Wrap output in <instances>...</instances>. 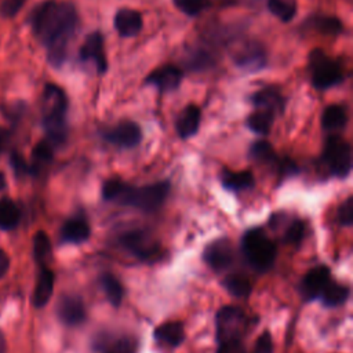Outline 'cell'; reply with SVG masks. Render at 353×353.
Listing matches in <instances>:
<instances>
[{
	"mask_svg": "<svg viewBox=\"0 0 353 353\" xmlns=\"http://www.w3.org/2000/svg\"><path fill=\"white\" fill-rule=\"evenodd\" d=\"M32 28L47 50L48 62L59 68L68 54L69 43L76 33L79 17L73 4L48 0L32 12Z\"/></svg>",
	"mask_w": 353,
	"mask_h": 353,
	"instance_id": "6da1fadb",
	"label": "cell"
},
{
	"mask_svg": "<svg viewBox=\"0 0 353 353\" xmlns=\"http://www.w3.org/2000/svg\"><path fill=\"white\" fill-rule=\"evenodd\" d=\"M170 192V182L160 181L145 186H132L121 179H106L102 185V197L123 205H131L145 212H153L163 205Z\"/></svg>",
	"mask_w": 353,
	"mask_h": 353,
	"instance_id": "7a4b0ae2",
	"label": "cell"
},
{
	"mask_svg": "<svg viewBox=\"0 0 353 353\" xmlns=\"http://www.w3.org/2000/svg\"><path fill=\"white\" fill-rule=\"evenodd\" d=\"M66 112V94L61 87L48 83L43 92V127L52 146L65 143L68 138Z\"/></svg>",
	"mask_w": 353,
	"mask_h": 353,
	"instance_id": "3957f363",
	"label": "cell"
},
{
	"mask_svg": "<svg viewBox=\"0 0 353 353\" xmlns=\"http://www.w3.org/2000/svg\"><path fill=\"white\" fill-rule=\"evenodd\" d=\"M241 248L250 265L265 272L272 268L276 259V245L262 228H251L241 237Z\"/></svg>",
	"mask_w": 353,
	"mask_h": 353,
	"instance_id": "277c9868",
	"label": "cell"
},
{
	"mask_svg": "<svg viewBox=\"0 0 353 353\" xmlns=\"http://www.w3.org/2000/svg\"><path fill=\"white\" fill-rule=\"evenodd\" d=\"M307 69L314 88L328 90L343 81V70L338 61L327 55L321 48H314L307 57Z\"/></svg>",
	"mask_w": 353,
	"mask_h": 353,
	"instance_id": "5b68a950",
	"label": "cell"
},
{
	"mask_svg": "<svg viewBox=\"0 0 353 353\" xmlns=\"http://www.w3.org/2000/svg\"><path fill=\"white\" fill-rule=\"evenodd\" d=\"M321 160L331 175L346 178L352 171V148L349 142L338 135H330L324 143Z\"/></svg>",
	"mask_w": 353,
	"mask_h": 353,
	"instance_id": "8992f818",
	"label": "cell"
},
{
	"mask_svg": "<svg viewBox=\"0 0 353 353\" xmlns=\"http://www.w3.org/2000/svg\"><path fill=\"white\" fill-rule=\"evenodd\" d=\"M244 313L236 306H223L216 313L218 345L240 341L244 327Z\"/></svg>",
	"mask_w": 353,
	"mask_h": 353,
	"instance_id": "52a82bcc",
	"label": "cell"
},
{
	"mask_svg": "<svg viewBox=\"0 0 353 353\" xmlns=\"http://www.w3.org/2000/svg\"><path fill=\"white\" fill-rule=\"evenodd\" d=\"M232 59L239 69L248 73L259 72L266 66L268 62L266 51L258 41L244 43L239 50L234 51Z\"/></svg>",
	"mask_w": 353,
	"mask_h": 353,
	"instance_id": "ba28073f",
	"label": "cell"
},
{
	"mask_svg": "<svg viewBox=\"0 0 353 353\" xmlns=\"http://www.w3.org/2000/svg\"><path fill=\"white\" fill-rule=\"evenodd\" d=\"M102 138L117 148H134L142 141L141 127L131 120H121L113 127L101 132Z\"/></svg>",
	"mask_w": 353,
	"mask_h": 353,
	"instance_id": "9c48e42d",
	"label": "cell"
},
{
	"mask_svg": "<svg viewBox=\"0 0 353 353\" xmlns=\"http://www.w3.org/2000/svg\"><path fill=\"white\" fill-rule=\"evenodd\" d=\"M120 243L127 251L142 261L153 259L159 252V247L154 240L143 230H130L121 234Z\"/></svg>",
	"mask_w": 353,
	"mask_h": 353,
	"instance_id": "30bf717a",
	"label": "cell"
},
{
	"mask_svg": "<svg viewBox=\"0 0 353 353\" xmlns=\"http://www.w3.org/2000/svg\"><path fill=\"white\" fill-rule=\"evenodd\" d=\"M79 57L83 62H94L95 69L99 74H103L108 70L103 34L99 30H94L90 34H87L84 43L80 47Z\"/></svg>",
	"mask_w": 353,
	"mask_h": 353,
	"instance_id": "8fae6325",
	"label": "cell"
},
{
	"mask_svg": "<svg viewBox=\"0 0 353 353\" xmlns=\"http://www.w3.org/2000/svg\"><path fill=\"white\" fill-rule=\"evenodd\" d=\"M182 79H183V73L179 68L174 65H164L150 72L145 77L143 83L145 85H152L157 88L160 92H170V91H175L181 85Z\"/></svg>",
	"mask_w": 353,
	"mask_h": 353,
	"instance_id": "7c38bea8",
	"label": "cell"
},
{
	"mask_svg": "<svg viewBox=\"0 0 353 353\" xmlns=\"http://www.w3.org/2000/svg\"><path fill=\"white\" fill-rule=\"evenodd\" d=\"M203 259L216 272L229 268L233 261L232 243L228 239H216L211 241L203 251Z\"/></svg>",
	"mask_w": 353,
	"mask_h": 353,
	"instance_id": "4fadbf2b",
	"label": "cell"
},
{
	"mask_svg": "<svg viewBox=\"0 0 353 353\" xmlns=\"http://www.w3.org/2000/svg\"><path fill=\"white\" fill-rule=\"evenodd\" d=\"M331 281V272L325 265L312 268L301 283V294L306 301H313L320 296L324 287Z\"/></svg>",
	"mask_w": 353,
	"mask_h": 353,
	"instance_id": "5bb4252c",
	"label": "cell"
},
{
	"mask_svg": "<svg viewBox=\"0 0 353 353\" xmlns=\"http://www.w3.org/2000/svg\"><path fill=\"white\" fill-rule=\"evenodd\" d=\"M57 313L59 320L68 325L81 324L87 317L84 302L80 296L72 294H66L59 298Z\"/></svg>",
	"mask_w": 353,
	"mask_h": 353,
	"instance_id": "9a60e30c",
	"label": "cell"
},
{
	"mask_svg": "<svg viewBox=\"0 0 353 353\" xmlns=\"http://www.w3.org/2000/svg\"><path fill=\"white\" fill-rule=\"evenodd\" d=\"M113 23L121 37H134L141 32L143 21L139 11L124 7L114 14Z\"/></svg>",
	"mask_w": 353,
	"mask_h": 353,
	"instance_id": "2e32d148",
	"label": "cell"
},
{
	"mask_svg": "<svg viewBox=\"0 0 353 353\" xmlns=\"http://www.w3.org/2000/svg\"><path fill=\"white\" fill-rule=\"evenodd\" d=\"M251 103L255 109L269 110L273 113L281 112L284 109V98L281 92L273 85H268L255 91L251 97Z\"/></svg>",
	"mask_w": 353,
	"mask_h": 353,
	"instance_id": "e0dca14e",
	"label": "cell"
},
{
	"mask_svg": "<svg viewBox=\"0 0 353 353\" xmlns=\"http://www.w3.org/2000/svg\"><path fill=\"white\" fill-rule=\"evenodd\" d=\"M201 121V112L196 105H188L178 116L175 121L176 132L181 138L188 139L193 137L200 127Z\"/></svg>",
	"mask_w": 353,
	"mask_h": 353,
	"instance_id": "ac0fdd59",
	"label": "cell"
},
{
	"mask_svg": "<svg viewBox=\"0 0 353 353\" xmlns=\"http://www.w3.org/2000/svg\"><path fill=\"white\" fill-rule=\"evenodd\" d=\"M153 338L157 343H161L170 347H176L185 339L183 324L179 321L163 323L154 330Z\"/></svg>",
	"mask_w": 353,
	"mask_h": 353,
	"instance_id": "d6986e66",
	"label": "cell"
},
{
	"mask_svg": "<svg viewBox=\"0 0 353 353\" xmlns=\"http://www.w3.org/2000/svg\"><path fill=\"white\" fill-rule=\"evenodd\" d=\"M90 234H91L90 225L83 216H73L68 219L61 229L62 240L73 244L84 243L90 237Z\"/></svg>",
	"mask_w": 353,
	"mask_h": 353,
	"instance_id": "ffe728a7",
	"label": "cell"
},
{
	"mask_svg": "<svg viewBox=\"0 0 353 353\" xmlns=\"http://www.w3.org/2000/svg\"><path fill=\"white\" fill-rule=\"evenodd\" d=\"M54 281H55V277L52 270L43 268L39 273L34 292H33V305L36 307H43L47 305L54 291Z\"/></svg>",
	"mask_w": 353,
	"mask_h": 353,
	"instance_id": "44dd1931",
	"label": "cell"
},
{
	"mask_svg": "<svg viewBox=\"0 0 353 353\" xmlns=\"http://www.w3.org/2000/svg\"><path fill=\"white\" fill-rule=\"evenodd\" d=\"M221 185L230 192H240L255 185V178L250 171H223Z\"/></svg>",
	"mask_w": 353,
	"mask_h": 353,
	"instance_id": "7402d4cb",
	"label": "cell"
},
{
	"mask_svg": "<svg viewBox=\"0 0 353 353\" xmlns=\"http://www.w3.org/2000/svg\"><path fill=\"white\" fill-rule=\"evenodd\" d=\"M347 123V110L343 105H328L321 114V127L325 131L342 130Z\"/></svg>",
	"mask_w": 353,
	"mask_h": 353,
	"instance_id": "603a6c76",
	"label": "cell"
},
{
	"mask_svg": "<svg viewBox=\"0 0 353 353\" xmlns=\"http://www.w3.org/2000/svg\"><path fill=\"white\" fill-rule=\"evenodd\" d=\"M274 117H276V113H273V112L256 109L247 117L245 124H247L248 130H251L252 132H255L261 137H265L270 132L272 125L274 123Z\"/></svg>",
	"mask_w": 353,
	"mask_h": 353,
	"instance_id": "cb8c5ba5",
	"label": "cell"
},
{
	"mask_svg": "<svg viewBox=\"0 0 353 353\" xmlns=\"http://www.w3.org/2000/svg\"><path fill=\"white\" fill-rule=\"evenodd\" d=\"M349 294H350V290L347 285L335 283V281H330L321 291L320 296H321L323 303L327 307H336V306L343 305L347 301Z\"/></svg>",
	"mask_w": 353,
	"mask_h": 353,
	"instance_id": "d4e9b609",
	"label": "cell"
},
{
	"mask_svg": "<svg viewBox=\"0 0 353 353\" xmlns=\"http://www.w3.org/2000/svg\"><path fill=\"white\" fill-rule=\"evenodd\" d=\"M54 156V146L51 145L50 141H40L32 153V164L29 165V172L30 174H37L40 170L47 165Z\"/></svg>",
	"mask_w": 353,
	"mask_h": 353,
	"instance_id": "484cf974",
	"label": "cell"
},
{
	"mask_svg": "<svg viewBox=\"0 0 353 353\" xmlns=\"http://www.w3.org/2000/svg\"><path fill=\"white\" fill-rule=\"evenodd\" d=\"M222 285L225 287V290L237 298H244L248 296L251 294V283L250 280L240 273H233V274H228L223 280H222Z\"/></svg>",
	"mask_w": 353,
	"mask_h": 353,
	"instance_id": "4316f807",
	"label": "cell"
},
{
	"mask_svg": "<svg viewBox=\"0 0 353 353\" xmlns=\"http://www.w3.org/2000/svg\"><path fill=\"white\" fill-rule=\"evenodd\" d=\"M101 287L106 294V298L109 299V302L114 307L120 306L124 296V288L119 281V279L110 273H103L101 276Z\"/></svg>",
	"mask_w": 353,
	"mask_h": 353,
	"instance_id": "83f0119b",
	"label": "cell"
},
{
	"mask_svg": "<svg viewBox=\"0 0 353 353\" xmlns=\"http://www.w3.org/2000/svg\"><path fill=\"white\" fill-rule=\"evenodd\" d=\"M19 222V210L10 199L0 200V229L11 230Z\"/></svg>",
	"mask_w": 353,
	"mask_h": 353,
	"instance_id": "f1b7e54d",
	"label": "cell"
},
{
	"mask_svg": "<svg viewBox=\"0 0 353 353\" xmlns=\"http://www.w3.org/2000/svg\"><path fill=\"white\" fill-rule=\"evenodd\" d=\"M312 28L328 36H336L343 32V23L339 18L332 15H317L312 21Z\"/></svg>",
	"mask_w": 353,
	"mask_h": 353,
	"instance_id": "f546056e",
	"label": "cell"
},
{
	"mask_svg": "<svg viewBox=\"0 0 353 353\" xmlns=\"http://www.w3.org/2000/svg\"><path fill=\"white\" fill-rule=\"evenodd\" d=\"M250 157L262 164H276L277 161V154L274 153L273 146L265 139L255 141L250 146Z\"/></svg>",
	"mask_w": 353,
	"mask_h": 353,
	"instance_id": "4dcf8cb0",
	"label": "cell"
},
{
	"mask_svg": "<svg viewBox=\"0 0 353 353\" xmlns=\"http://www.w3.org/2000/svg\"><path fill=\"white\" fill-rule=\"evenodd\" d=\"M269 11L283 22H290L298 10L296 0H268Z\"/></svg>",
	"mask_w": 353,
	"mask_h": 353,
	"instance_id": "1f68e13d",
	"label": "cell"
},
{
	"mask_svg": "<svg viewBox=\"0 0 353 353\" xmlns=\"http://www.w3.org/2000/svg\"><path fill=\"white\" fill-rule=\"evenodd\" d=\"M33 254L39 263H46L51 256V241L46 232L39 230L33 237Z\"/></svg>",
	"mask_w": 353,
	"mask_h": 353,
	"instance_id": "d6a6232c",
	"label": "cell"
},
{
	"mask_svg": "<svg viewBox=\"0 0 353 353\" xmlns=\"http://www.w3.org/2000/svg\"><path fill=\"white\" fill-rule=\"evenodd\" d=\"M186 66L192 70H203L211 66L212 58L203 50H196L193 51L188 58H186Z\"/></svg>",
	"mask_w": 353,
	"mask_h": 353,
	"instance_id": "836d02e7",
	"label": "cell"
},
{
	"mask_svg": "<svg viewBox=\"0 0 353 353\" xmlns=\"http://www.w3.org/2000/svg\"><path fill=\"white\" fill-rule=\"evenodd\" d=\"M172 3L188 17L199 15L207 6V0H172Z\"/></svg>",
	"mask_w": 353,
	"mask_h": 353,
	"instance_id": "e575fe53",
	"label": "cell"
},
{
	"mask_svg": "<svg viewBox=\"0 0 353 353\" xmlns=\"http://www.w3.org/2000/svg\"><path fill=\"white\" fill-rule=\"evenodd\" d=\"M305 236V223L301 219L292 221L284 233V241L288 244H299Z\"/></svg>",
	"mask_w": 353,
	"mask_h": 353,
	"instance_id": "d590c367",
	"label": "cell"
},
{
	"mask_svg": "<svg viewBox=\"0 0 353 353\" xmlns=\"http://www.w3.org/2000/svg\"><path fill=\"white\" fill-rule=\"evenodd\" d=\"M338 222L342 226H350L353 223V197L349 196L338 208Z\"/></svg>",
	"mask_w": 353,
	"mask_h": 353,
	"instance_id": "8d00e7d4",
	"label": "cell"
},
{
	"mask_svg": "<svg viewBox=\"0 0 353 353\" xmlns=\"http://www.w3.org/2000/svg\"><path fill=\"white\" fill-rule=\"evenodd\" d=\"M254 353H273V341L272 335L268 331L262 332L256 339Z\"/></svg>",
	"mask_w": 353,
	"mask_h": 353,
	"instance_id": "74e56055",
	"label": "cell"
},
{
	"mask_svg": "<svg viewBox=\"0 0 353 353\" xmlns=\"http://www.w3.org/2000/svg\"><path fill=\"white\" fill-rule=\"evenodd\" d=\"M25 1L26 0H4L1 11L7 17H14L17 12H19V10L25 4Z\"/></svg>",
	"mask_w": 353,
	"mask_h": 353,
	"instance_id": "f35d334b",
	"label": "cell"
},
{
	"mask_svg": "<svg viewBox=\"0 0 353 353\" xmlns=\"http://www.w3.org/2000/svg\"><path fill=\"white\" fill-rule=\"evenodd\" d=\"M218 353H245L241 341H233L218 345Z\"/></svg>",
	"mask_w": 353,
	"mask_h": 353,
	"instance_id": "ab89813d",
	"label": "cell"
},
{
	"mask_svg": "<svg viewBox=\"0 0 353 353\" xmlns=\"http://www.w3.org/2000/svg\"><path fill=\"white\" fill-rule=\"evenodd\" d=\"M11 164L14 167V171L18 174V175H22V174H28L29 172V165L26 164L25 159L18 154V153H12L11 154Z\"/></svg>",
	"mask_w": 353,
	"mask_h": 353,
	"instance_id": "60d3db41",
	"label": "cell"
},
{
	"mask_svg": "<svg viewBox=\"0 0 353 353\" xmlns=\"http://www.w3.org/2000/svg\"><path fill=\"white\" fill-rule=\"evenodd\" d=\"M10 268V258L8 254L3 250H0V279L8 272Z\"/></svg>",
	"mask_w": 353,
	"mask_h": 353,
	"instance_id": "b9f144b4",
	"label": "cell"
},
{
	"mask_svg": "<svg viewBox=\"0 0 353 353\" xmlns=\"http://www.w3.org/2000/svg\"><path fill=\"white\" fill-rule=\"evenodd\" d=\"M4 352H6V338L0 332V353H4Z\"/></svg>",
	"mask_w": 353,
	"mask_h": 353,
	"instance_id": "7bdbcfd3",
	"label": "cell"
},
{
	"mask_svg": "<svg viewBox=\"0 0 353 353\" xmlns=\"http://www.w3.org/2000/svg\"><path fill=\"white\" fill-rule=\"evenodd\" d=\"M4 186H6V178H4V175L0 172V190H1Z\"/></svg>",
	"mask_w": 353,
	"mask_h": 353,
	"instance_id": "ee69618b",
	"label": "cell"
},
{
	"mask_svg": "<svg viewBox=\"0 0 353 353\" xmlns=\"http://www.w3.org/2000/svg\"><path fill=\"white\" fill-rule=\"evenodd\" d=\"M1 146H3V134L0 131V152H1Z\"/></svg>",
	"mask_w": 353,
	"mask_h": 353,
	"instance_id": "f6af8a7d",
	"label": "cell"
},
{
	"mask_svg": "<svg viewBox=\"0 0 353 353\" xmlns=\"http://www.w3.org/2000/svg\"><path fill=\"white\" fill-rule=\"evenodd\" d=\"M112 353H124V352H120V350H117V352H112Z\"/></svg>",
	"mask_w": 353,
	"mask_h": 353,
	"instance_id": "bcb514c9",
	"label": "cell"
}]
</instances>
